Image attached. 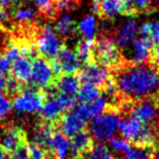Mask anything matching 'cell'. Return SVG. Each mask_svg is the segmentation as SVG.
<instances>
[{
    "instance_id": "6da1fadb",
    "label": "cell",
    "mask_w": 159,
    "mask_h": 159,
    "mask_svg": "<svg viewBox=\"0 0 159 159\" xmlns=\"http://www.w3.org/2000/svg\"><path fill=\"white\" fill-rule=\"evenodd\" d=\"M114 82L117 91L127 98H150L159 91V71L147 64H130L119 69Z\"/></svg>"
},
{
    "instance_id": "ee69618b",
    "label": "cell",
    "mask_w": 159,
    "mask_h": 159,
    "mask_svg": "<svg viewBox=\"0 0 159 159\" xmlns=\"http://www.w3.org/2000/svg\"><path fill=\"white\" fill-rule=\"evenodd\" d=\"M151 159H159V148L154 151V153L152 154Z\"/></svg>"
},
{
    "instance_id": "277c9868",
    "label": "cell",
    "mask_w": 159,
    "mask_h": 159,
    "mask_svg": "<svg viewBox=\"0 0 159 159\" xmlns=\"http://www.w3.org/2000/svg\"><path fill=\"white\" fill-rule=\"evenodd\" d=\"M62 47L60 38L53 26L46 25L39 30L36 38V49L42 58L50 62L57 58Z\"/></svg>"
},
{
    "instance_id": "ab89813d",
    "label": "cell",
    "mask_w": 159,
    "mask_h": 159,
    "mask_svg": "<svg viewBox=\"0 0 159 159\" xmlns=\"http://www.w3.org/2000/svg\"><path fill=\"white\" fill-rule=\"evenodd\" d=\"M151 40L155 43H159V20L153 25V30L151 34Z\"/></svg>"
},
{
    "instance_id": "603a6c76",
    "label": "cell",
    "mask_w": 159,
    "mask_h": 159,
    "mask_svg": "<svg viewBox=\"0 0 159 159\" xmlns=\"http://www.w3.org/2000/svg\"><path fill=\"white\" fill-rule=\"evenodd\" d=\"M100 98V90L98 87L91 84L83 83L80 86L76 98L80 103H90Z\"/></svg>"
},
{
    "instance_id": "b9f144b4",
    "label": "cell",
    "mask_w": 159,
    "mask_h": 159,
    "mask_svg": "<svg viewBox=\"0 0 159 159\" xmlns=\"http://www.w3.org/2000/svg\"><path fill=\"white\" fill-rule=\"evenodd\" d=\"M0 159H11L10 153L0 146Z\"/></svg>"
},
{
    "instance_id": "f6af8a7d",
    "label": "cell",
    "mask_w": 159,
    "mask_h": 159,
    "mask_svg": "<svg viewBox=\"0 0 159 159\" xmlns=\"http://www.w3.org/2000/svg\"><path fill=\"white\" fill-rule=\"evenodd\" d=\"M66 159H68V158H66Z\"/></svg>"
},
{
    "instance_id": "7c38bea8",
    "label": "cell",
    "mask_w": 159,
    "mask_h": 159,
    "mask_svg": "<svg viewBox=\"0 0 159 159\" xmlns=\"http://www.w3.org/2000/svg\"><path fill=\"white\" fill-rule=\"evenodd\" d=\"M153 41L150 38L140 36L132 43L130 61L134 65L146 64L150 60L153 50Z\"/></svg>"
},
{
    "instance_id": "5bb4252c",
    "label": "cell",
    "mask_w": 159,
    "mask_h": 159,
    "mask_svg": "<svg viewBox=\"0 0 159 159\" xmlns=\"http://www.w3.org/2000/svg\"><path fill=\"white\" fill-rule=\"evenodd\" d=\"M58 123H59L61 133L66 136L68 139L72 138L73 136H75L79 132L83 131L85 124H86L77 117L73 111L63 115Z\"/></svg>"
},
{
    "instance_id": "f546056e",
    "label": "cell",
    "mask_w": 159,
    "mask_h": 159,
    "mask_svg": "<svg viewBox=\"0 0 159 159\" xmlns=\"http://www.w3.org/2000/svg\"><path fill=\"white\" fill-rule=\"evenodd\" d=\"M26 150L30 159H48L49 154L43 147L39 146L36 143L26 144Z\"/></svg>"
},
{
    "instance_id": "d6986e66",
    "label": "cell",
    "mask_w": 159,
    "mask_h": 159,
    "mask_svg": "<svg viewBox=\"0 0 159 159\" xmlns=\"http://www.w3.org/2000/svg\"><path fill=\"white\" fill-rule=\"evenodd\" d=\"M80 83L79 78L75 75H63L58 77L54 87L59 93L69 96H76L81 86Z\"/></svg>"
},
{
    "instance_id": "4316f807",
    "label": "cell",
    "mask_w": 159,
    "mask_h": 159,
    "mask_svg": "<svg viewBox=\"0 0 159 159\" xmlns=\"http://www.w3.org/2000/svg\"><path fill=\"white\" fill-rule=\"evenodd\" d=\"M75 30V22L72 20V18L69 15H63L61 16L56 22L55 30L58 36L68 38L74 33Z\"/></svg>"
},
{
    "instance_id": "60d3db41",
    "label": "cell",
    "mask_w": 159,
    "mask_h": 159,
    "mask_svg": "<svg viewBox=\"0 0 159 159\" xmlns=\"http://www.w3.org/2000/svg\"><path fill=\"white\" fill-rule=\"evenodd\" d=\"M20 0H0V5L2 7H10L16 5Z\"/></svg>"
},
{
    "instance_id": "44dd1931",
    "label": "cell",
    "mask_w": 159,
    "mask_h": 159,
    "mask_svg": "<svg viewBox=\"0 0 159 159\" xmlns=\"http://www.w3.org/2000/svg\"><path fill=\"white\" fill-rule=\"evenodd\" d=\"M13 21L19 25H29L36 20L37 12L29 5H18L11 14Z\"/></svg>"
},
{
    "instance_id": "8fae6325",
    "label": "cell",
    "mask_w": 159,
    "mask_h": 159,
    "mask_svg": "<svg viewBox=\"0 0 159 159\" xmlns=\"http://www.w3.org/2000/svg\"><path fill=\"white\" fill-rule=\"evenodd\" d=\"M131 116L140 122L151 125L159 117V106L154 99L146 98L139 100L131 108Z\"/></svg>"
},
{
    "instance_id": "9c48e42d",
    "label": "cell",
    "mask_w": 159,
    "mask_h": 159,
    "mask_svg": "<svg viewBox=\"0 0 159 159\" xmlns=\"http://www.w3.org/2000/svg\"><path fill=\"white\" fill-rule=\"evenodd\" d=\"M78 78L80 82L88 83L96 87H104L111 80L107 68L96 62H89L81 69Z\"/></svg>"
},
{
    "instance_id": "8d00e7d4",
    "label": "cell",
    "mask_w": 159,
    "mask_h": 159,
    "mask_svg": "<svg viewBox=\"0 0 159 159\" xmlns=\"http://www.w3.org/2000/svg\"><path fill=\"white\" fill-rule=\"evenodd\" d=\"M153 25L154 22H144V24H142L138 29V32L140 34V36L151 39V34H152L153 30Z\"/></svg>"
},
{
    "instance_id": "ac0fdd59",
    "label": "cell",
    "mask_w": 159,
    "mask_h": 159,
    "mask_svg": "<svg viewBox=\"0 0 159 159\" xmlns=\"http://www.w3.org/2000/svg\"><path fill=\"white\" fill-rule=\"evenodd\" d=\"M137 24L133 19L126 21L116 34V44L121 48H127L128 46L132 45L139 34Z\"/></svg>"
},
{
    "instance_id": "e575fe53",
    "label": "cell",
    "mask_w": 159,
    "mask_h": 159,
    "mask_svg": "<svg viewBox=\"0 0 159 159\" xmlns=\"http://www.w3.org/2000/svg\"><path fill=\"white\" fill-rule=\"evenodd\" d=\"M111 148H114L116 151H118V152H123L125 153L126 151L129 149V147L131 146L130 143L128 142L127 140H125V139L123 138H111Z\"/></svg>"
},
{
    "instance_id": "484cf974",
    "label": "cell",
    "mask_w": 159,
    "mask_h": 159,
    "mask_svg": "<svg viewBox=\"0 0 159 159\" xmlns=\"http://www.w3.org/2000/svg\"><path fill=\"white\" fill-rule=\"evenodd\" d=\"M77 159H115L114 155L107 148V146L102 144L93 145L86 153Z\"/></svg>"
},
{
    "instance_id": "74e56055",
    "label": "cell",
    "mask_w": 159,
    "mask_h": 159,
    "mask_svg": "<svg viewBox=\"0 0 159 159\" xmlns=\"http://www.w3.org/2000/svg\"><path fill=\"white\" fill-rule=\"evenodd\" d=\"M11 159H30L28 155V150H26V146L22 147V148L17 150L16 152L12 153Z\"/></svg>"
},
{
    "instance_id": "7bdbcfd3",
    "label": "cell",
    "mask_w": 159,
    "mask_h": 159,
    "mask_svg": "<svg viewBox=\"0 0 159 159\" xmlns=\"http://www.w3.org/2000/svg\"><path fill=\"white\" fill-rule=\"evenodd\" d=\"M91 10L93 11L94 13H98V11H99V0H92Z\"/></svg>"
},
{
    "instance_id": "83f0119b",
    "label": "cell",
    "mask_w": 159,
    "mask_h": 159,
    "mask_svg": "<svg viewBox=\"0 0 159 159\" xmlns=\"http://www.w3.org/2000/svg\"><path fill=\"white\" fill-rule=\"evenodd\" d=\"M126 159H151L152 153L149 147L142 146H130L125 153Z\"/></svg>"
},
{
    "instance_id": "d590c367",
    "label": "cell",
    "mask_w": 159,
    "mask_h": 159,
    "mask_svg": "<svg viewBox=\"0 0 159 159\" xmlns=\"http://www.w3.org/2000/svg\"><path fill=\"white\" fill-rule=\"evenodd\" d=\"M154 5L153 0H134V9L138 11H148Z\"/></svg>"
},
{
    "instance_id": "cb8c5ba5",
    "label": "cell",
    "mask_w": 159,
    "mask_h": 159,
    "mask_svg": "<svg viewBox=\"0 0 159 159\" xmlns=\"http://www.w3.org/2000/svg\"><path fill=\"white\" fill-rule=\"evenodd\" d=\"M78 32L85 40H94L96 33V19L93 15H87L79 22Z\"/></svg>"
},
{
    "instance_id": "4dcf8cb0",
    "label": "cell",
    "mask_w": 159,
    "mask_h": 159,
    "mask_svg": "<svg viewBox=\"0 0 159 159\" xmlns=\"http://www.w3.org/2000/svg\"><path fill=\"white\" fill-rule=\"evenodd\" d=\"M12 110V102L4 92H0V123L8 117Z\"/></svg>"
},
{
    "instance_id": "8992f818",
    "label": "cell",
    "mask_w": 159,
    "mask_h": 159,
    "mask_svg": "<svg viewBox=\"0 0 159 159\" xmlns=\"http://www.w3.org/2000/svg\"><path fill=\"white\" fill-rule=\"evenodd\" d=\"M45 98V92L36 88H25L15 95L11 102L18 114H36L42 110Z\"/></svg>"
},
{
    "instance_id": "f35d334b",
    "label": "cell",
    "mask_w": 159,
    "mask_h": 159,
    "mask_svg": "<svg viewBox=\"0 0 159 159\" xmlns=\"http://www.w3.org/2000/svg\"><path fill=\"white\" fill-rule=\"evenodd\" d=\"M151 58H152V60H153L155 68H156L157 70L159 71V43L153 48Z\"/></svg>"
},
{
    "instance_id": "ffe728a7",
    "label": "cell",
    "mask_w": 159,
    "mask_h": 159,
    "mask_svg": "<svg viewBox=\"0 0 159 159\" xmlns=\"http://www.w3.org/2000/svg\"><path fill=\"white\" fill-rule=\"evenodd\" d=\"M98 13L107 18H114L120 14H128L123 0H99Z\"/></svg>"
},
{
    "instance_id": "1f68e13d",
    "label": "cell",
    "mask_w": 159,
    "mask_h": 159,
    "mask_svg": "<svg viewBox=\"0 0 159 159\" xmlns=\"http://www.w3.org/2000/svg\"><path fill=\"white\" fill-rule=\"evenodd\" d=\"M22 84L20 82H18L17 80H15L13 77H9L8 81H7V84H6V88H5V91L4 93L11 98V96H14L18 94L19 92L22 90Z\"/></svg>"
},
{
    "instance_id": "3957f363",
    "label": "cell",
    "mask_w": 159,
    "mask_h": 159,
    "mask_svg": "<svg viewBox=\"0 0 159 159\" xmlns=\"http://www.w3.org/2000/svg\"><path fill=\"white\" fill-rule=\"evenodd\" d=\"M121 115L116 110H106L100 115L91 119L89 123V134L92 139L100 143L110 141L119 130Z\"/></svg>"
},
{
    "instance_id": "30bf717a",
    "label": "cell",
    "mask_w": 159,
    "mask_h": 159,
    "mask_svg": "<svg viewBox=\"0 0 159 159\" xmlns=\"http://www.w3.org/2000/svg\"><path fill=\"white\" fill-rule=\"evenodd\" d=\"M0 146L9 153H14L26 146V136L24 130L18 127L8 126L0 134Z\"/></svg>"
},
{
    "instance_id": "ba28073f",
    "label": "cell",
    "mask_w": 159,
    "mask_h": 159,
    "mask_svg": "<svg viewBox=\"0 0 159 159\" xmlns=\"http://www.w3.org/2000/svg\"><path fill=\"white\" fill-rule=\"evenodd\" d=\"M51 64L57 77H60L61 73L64 75H74L81 67V62L75 50L66 46H62L57 58Z\"/></svg>"
},
{
    "instance_id": "bcb514c9",
    "label": "cell",
    "mask_w": 159,
    "mask_h": 159,
    "mask_svg": "<svg viewBox=\"0 0 159 159\" xmlns=\"http://www.w3.org/2000/svg\"><path fill=\"white\" fill-rule=\"evenodd\" d=\"M0 6H1V5H0Z\"/></svg>"
},
{
    "instance_id": "52a82bcc",
    "label": "cell",
    "mask_w": 159,
    "mask_h": 159,
    "mask_svg": "<svg viewBox=\"0 0 159 159\" xmlns=\"http://www.w3.org/2000/svg\"><path fill=\"white\" fill-rule=\"evenodd\" d=\"M93 58L103 67H115L121 61V53L115 40L102 37L94 43Z\"/></svg>"
},
{
    "instance_id": "2e32d148",
    "label": "cell",
    "mask_w": 159,
    "mask_h": 159,
    "mask_svg": "<svg viewBox=\"0 0 159 159\" xmlns=\"http://www.w3.org/2000/svg\"><path fill=\"white\" fill-rule=\"evenodd\" d=\"M70 152V141L60 132H54L49 147V156L56 159H66Z\"/></svg>"
},
{
    "instance_id": "5b68a950",
    "label": "cell",
    "mask_w": 159,
    "mask_h": 159,
    "mask_svg": "<svg viewBox=\"0 0 159 159\" xmlns=\"http://www.w3.org/2000/svg\"><path fill=\"white\" fill-rule=\"evenodd\" d=\"M57 75L53 70L51 62L44 58L36 57L32 61V73L30 81L32 86L36 89H50L54 87Z\"/></svg>"
},
{
    "instance_id": "7a4b0ae2",
    "label": "cell",
    "mask_w": 159,
    "mask_h": 159,
    "mask_svg": "<svg viewBox=\"0 0 159 159\" xmlns=\"http://www.w3.org/2000/svg\"><path fill=\"white\" fill-rule=\"evenodd\" d=\"M119 131L123 139L129 143H134L136 146L150 148V146L157 143V134L153 128L132 116L121 120Z\"/></svg>"
},
{
    "instance_id": "f1b7e54d",
    "label": "cell",
    "mask_w": 159,
    "mask_h": 159,
    "mask_svg": "<svg viewBox=\"0 0 159 159\" xmlns=\"http://www.w3.org/2000/svg\"><path fill=\"white\" fill-rule=\"evenodd\" d=\"M78 5V0H54L53 9L54 13H63L68 12L75 9Z\"/></svg>"
},
{
    "instance_id": "4fadbf2b",
    "label": "cell",
    "mask_w": 159,
    "mask_h": 159,
    "mask_svg": "<svg viewBox=\"0 0 159 159\" xmlns=\"http://www.w3.org/2000/svg\"><path fill=\"white\" fill-rule=\"evenodd\" d=\"M107 102L104 98H100L96 99L95 102L90 103H80L79 106H76L73 108V112L82 120L83 122H88L91 119H93L96 116L100 115L107 110Z\"/></svg>"
},
{
    "instance_id": "d6a6232c",
    "label": "cell",
    "mask_w": 159,
    "mask_h": 159,
    "mask_svg": "<svg viewBox=\"0 0 159 159\" xmlns=\"http://www.w3.org/2000/svg\"><path fill=\"white\" fill-rule=\"evenodd\" d=\"M34 6L41 11L42 13L46 15H52L54 13L53 9V2L54 0H30Z\"/></svg>"
},
{
    "instance_id": "d4e9b609",
    "label": "cell",
    "mask_w": 159,
    "mask_h": 159,
    "mask_svg": "<svg viewBox=\"0 0 159 159\" xmlns=\"http://www.w3.org/2000/svg\"><path fill=\"white\" fill-rule=\"evenodd\" d=\"M93 46H94L93 41L82 39V40L78 42V44L76 46L75 52L81 63L87 64L89 62H91L92 58H93Z\"/></svg>"
},
{
    "instance_id": "836d02e7",
    "label": "cell",
    "mask_w": 159,
    "mask_h": 159,
    "mask_svg": "<svg viewBox=\"0 0 159 159\" xmlns=\"http://www.w3.org/2000/svg\"><path fill=\"white\" fill-rule=\"evenodd\" d=\"M11 64H12V61L5 55L4 51H3L0 54V77L10 76Z\"/></svg>"
},
{
    "instance_id": "e0dca14e",
    "label": "cell",
    "mask_w": 159,
    "mask_h": 159,
    "mask_svg": "<svg viewBox=\"0 0 159 159\" xmlns=\"http://www.w3.org/2000/svg\"><path fill=\"white\" fill-rule=\"evenodd\" d=\"M70 152L73 153L75 159L81 157L93 146V139L89 132L81 131L70 138Z\"/></svg>"
},
{
    "instance_id": "7402d4cb",
    "label": "cell",
    "mask_w": 159,
    "mask_h": 159,
    "mask_svg": "<svg viewBox=\"0 0 159 159\" xmlns=\"http://www.w3.org/2000/svg\"><path fill=\"white\" fill-rule=\"evenodd\" d=\"M54 130L52 125L50 124H42L34 131L33 136V143H36L39 146L43 147L47 152H49L50 142H51Z\"/></svg>"
},
{
    "instance_id": "9a60e30c",
    "label": "cell",
    "mask_w": 159,
    "mask_h": 159,
    "mask_svg": "<svg viewBox=\"0 0 159 159\" xmlns=\"http://www.w3.org/2000/svg\"><path fill=\"white\" fill-rule=\"evenodd\" d=\"M32 61L33 59L26 56H22L20 54V56L16 58L11 64V77H13L21 84L29 82L30 73H32Z\"/></svg>"
}]
</instances>
